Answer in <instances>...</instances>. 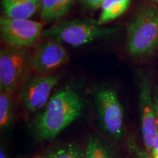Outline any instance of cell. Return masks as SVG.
<instances>
[{
	"mask_svg": "<svg viewBox=\"0 0 158 158\" xmlns=\"http://www.w3.org/2000/svg\"><path fill=\"white\" fill-rule=\"evenodd\" d=\"M84 108V100L76 89L65 86L56 91L33 121L35 137L38 141L54 139L81 116Z\"/></svg>",
	"mask_w": 158,
	"mask_h": 158,
	"instance_id": "obj_1",
	"label": "cell"
},
{
	"mask_svg": "<svg viewBox=\"0 0 158 158\" xmlns=\"http://www.w3.org/2000/svg\"><path fill=\"white\" fill-rule=\"evenodd\" d=\"M62 77L61 72L48 75L30 76L19 90L20 101L30 112L45 107L50 99L51 91Z\"/></svg>",
	"mask_w": 158,
	"mask_h": 158,
	"instance_id": "obj_9",
	"label": "cell"
},
{
	"mask_svg": "<svg viewBox=\"0 0 158 158\" xmlns=\"http://www.w3.org/2000/svg\"><path fill=\"white\" fill-rule=\"evenodd\" d=\"M138 109L141 131L144 148L149 154L153 149L158 125L154 102V80L150 69L141 70L138 74Z\"/></svg>",
	"mask_w": 158,
	"mask_h": 158,
	"instance_id": "obj_5",
	"label": "cell"
},
{
	"mask_svg": "<svg viewBox=\"0 0 158 158\" xmlns=\"http://www.w3.org/2000/svg\"><path fill=\"white\" fill-rule=\"evenodd\" d=\"M153 95H154V102H155V112H156V117H157V125H158V85H155V83H154Z\"/></svg>",
	"mask_w": 158,
	"mask_h": 158,
	"instance_id": "obj_18",
	"label": "cell"
},
{
	"mask_svg": "<svg viewBox=\"0 0 158 158\" xmlns=\"http://www.w3.org/2000/svg\"><path fill=\"white\" fill-rule=\"evenodd\" d=\"M94 100L102 129L113 139H120L124 133V108L116 91L108 87L100 89Z\"/></svg>",
	"mask_w": 158,
	"mask_h": 158,
	"instance_id": "obj_7",
	"label": "cell"
},
{
	"mask_svg": "<svg viewBox=\"0 0 158 158\" xmlns=\"http://www.w3.org/2000/svg\"><path fill=\"white\" fill-rule=\"evenodd\" d=\"M13 94L6 91L0 92V127L2 130L7 129L13 123Z\"/></svg>",
	"mask_w": 158,
	"mask_h": 158,
	"instance_id": "obj_15",
	"label": "cell"
},
{
	"mask_svg": "<svg viewBox=\"0 0 158 158\" xmlns=\"http://www.w3.org/2000/svg\"><path fill=\"white\" fill-rule=\"evenodd\" d=\"M132 0H105L100 7V13L97 19L99 25L105 26L116 20L129 8Z\"/></svg>",
	"mask_w": 158,
	"mask_h": 158,
	"instance_id": "obj_12",
	"label": "cell"
},
{
	"mask_svg": "<svg viewBox=\"0 0 158 158\" xmlns=\"http://www.w3.org/2000/svg\"><path fill=\"white\" fill-rule=\"evenodd\" d=\"M125 53L137 62L158 56V4L142 1L130 15L126 29Z\"/></svg>",
	"mask_w": 158,
	"mask_h": 158,
	"instance_id": "obj_2",
	"label": "cell"
},
{
	"mask_svg": "<svg viewBox=\"0 0 158 158\" xmlns=\"http://www.w3.org/2000/svg\"><path fill=\"white\" fill-rule=\"evenodd\" d=\"M75 0H40V19L43 23L58 21L70 11Z\"/></svg>",
	"mask_w": 158,
	"mask_h": 158,
	"instance_id": "obj_11",
	"label": "cell"
},
{
	"mask_svg": "<svg viewBox=\"0 0 158 158\" xmlns=\"http://www.w3.org/2000/svg\"><path fill=\"white\" fill-rule=\"evenodd\" d=\"M40 158H86V155L81 144L69 142L48 149Z\"/></svg>",
	"mask_w": 158,
	"mask_h": 158,
	"instance_id": "obj_14",
	"label": "cell"
},
{
	"mask_svg": "<svg viewBox=\"0 0 158 158\" xmlns=\"http://www.w3.org/2000/svg\"><path fill=\"white\" fill-rule=\"evenodd\" d=\"M0 158H7V156H6L5 150L2 147H1V149H0Z\"/></svg>",
	"mask_w": 158,
	"mask_h": 158,
	"instance_id": "obj_20",
	"label": "cell"
},
{
	"mask_svg": "<svg viewBox=\"0 0 158 158\" xmlns=\"http://www.w3.org/2000/svg\"><path fill=\"white\" fill-rule=\"evenodd\" d=\"M5 16L19 19H30L40 12V0H2Z\"/></svg>",
	"mask_w": 158,
	"mask_h": 158,
	"instance_id": "obj_10",
	"label": "cell"
},
{
	"mask_svg": "<svg viewBox=\"0 0 158 158\" xmlns=\"http://www.w3.org/2000/svg\"><path fill=\"white\" fill-rule=\"evenodd\" d=\"M150 155L152 156V158H158V130L157 135H156L155 143H154L153 146V149L152 150V152Z\"/></svg>",
	"mask_w": 158,
	"mask_h": 158,
	"instance_id": "obj_19",
	"label": "cell"
},
{
	"mask_svg": "<svg viewBox=\"0 0 158 158\" xmlns=\"http://www.w3.org/2000/svg\"><path fill=\"white\" fill-rule=\"evenodd\" d=\"M39 158H40V157H39Z\"/></svg>",
	"mask_w": 158,
	"mask_h": 158,
	"instance_id": "obj_22",
	"label": "cell"
},
{
	"mask_svg": "<svg viewBox=\"0 0 158 158\" xmlns=\"http://www.w3.org/2000/svg\"><path fill=\"white\" fill-rule=\"evenodd\" d=\"M86 158H118L114 151L104 140L90 135L85 147Z\"/></svg>",
	"mask_w": 158,
	"mask_h": 158,
	"instance_id": "obj_13",
	"label": "cell"
},
{
	"mask_svg": "<svg viewBox=\"0 0 158 158\" xmlns=\"http://www.w3.org/2000/svg\"><path fill=\"white\" fill-rule=\"evenodd\" d=\"M150 1H152V2H155V3L158 4V0H150Z\"/></svg>",
	"mask_w": 158,
	"mask_h": 158,
	"instance_id": "obj_21",
	"label": "cell"
},
{
	"mask_svg": "<svg viewBox=\"0 0 158 158\" xmlns=\"http://www.w3.org/2000/svg\"><path fill=\"white\" fill-rule=\"evenodd\" d=\"M78 1L82 5L89 9L96 10L100 8L105 0H78Z\"/></svg>",
	"mask_w": 158,
	"mask_h": 158,
	"instance_id": "obj_17",
	"label": "cell"
},
{
	"mask_svg": "<svg viewBox=\"0 0 158 158\" xmlns=\"http://www.w3.org/2000/svg\"><path fill=\"white\" fill-rule=\"evenodd\" d=\"M43 24L30 19L0 18V36L6 46L30 48L43 37Z\"/></svg>",
	"mask_w": 158,
	"mask_h": 158,
	"instance_id": "obj_6",
	"label": "cell"
},
{
	"mask_svg": "<svg viewBox=\"0 0 158 158\" xmlns=\"http://www.w3.org/2000/svg\"><path fill=\"white\" fill-rule=\"evenodd\" d=\"M31 48L6 46L0 51V91L15 94L30 77Z\"/></svg>",
	"mask_w": 158,
	"mask_h": 158,
	"instance_id": "obj_4",
	"label": "cell"
},
{
	"mask_svg": "<svg viewBox=\"0 0 158 158\" xmlns=\"http://www.w3.org/2000/svg\"><path fill=\"white\" fill-rule=\"evenodd\" d=\"M116 28L98 24L91 19H75L61 21L44 29L43 37L73 47H81L100 39L109 38L116 33Z\"/></svg>",
	"mask_w": 158,
	"mask_h": 158,
	"instance_id": "obj_3",
	"label": "cell"
},
{
	"mask_svg": "<svg viewBox=\"0 0 158 158\" xmlns=\"http://www.w3.org/2000/svg\"><path fill=\"white\" fill-rule=\"evenodd\" d=\"M127 147L132 158H152L147 149L140 146L133 138H128Z\"/></svg>",
	"mask_w": 158,
	"mask_h": 158,
	"instance_id": "obj_16",
	"label": "cell"
},
{
	"mask_svg": "<svg viewBox=\"0 0 158 158\" xmlns=\"http://www.w3.org/2000/svg\"><path fill=\"white\" fill-rule=\"evenodd\" d=\"M45 39L31 49V72L38 76L57 72L70 59L68 51L62 43L52 39Z\"/></svg>",
	"mask_w": 158,
	"mask_h": 158,
	"instance_id": "obj_8",
	"label": "cell"
}]
</instances>
